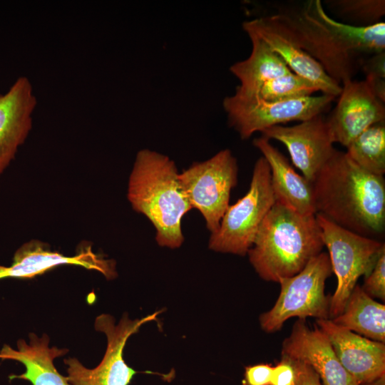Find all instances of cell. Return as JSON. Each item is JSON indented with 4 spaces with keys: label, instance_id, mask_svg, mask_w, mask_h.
<instances>
[{
    "label": "cell",
    "instance_id": "10",
    "mask_svg": "<svg viewBox=\"0 0 385 385\" xmlns=\"http://www.w3.org/2000/svg\"><path fill=\"white\" fill-rule=\"evenodd\" d=\"M158 311L141 319L131 320L125 313L119 323L110 314H102L95 320L96 331L103 332L107 347L101 363L94 369L85 367L77 359H64L68 366L66 376L70 385H128L137 371L123 359V349L128 338L149 322L158 321Z\"/></svg>",
    "mask_w": 385,
    "mask_h": 385
},
{
    "label": "cell",
    "instance_id": "24",
    "mask_svg": "<svg viewBox=\"0 0 385 385\" xmlns=\"http://www.w3.org/2000/svg\"><path fill=\"white\" fill-rule=\"evenodd\" d=\"M309 81L291 72L265 83L255 95L269 102H281L299 99L318 92Z\"/></svg>",
    "mask_w": 385,
    "mask_h": 385
},
{
    "label": "cell",
    "instance_id": "6",
    "mask_svg": "<svg viewBox=\"0 0 385 385\" xmlns=\"http://www.w3.org/2000/svg\"><path fill=\"white\" fill-rule=\"evenodd\" d=\"M315 215L324 245L329 252L332 272L337 279V288L329 299L332 319L343 312L358 279L371 271L385 250V245L376 239L346 230L319 213Z\"/></svg>",
    "mask_w": 385,
    "mask_h": 385
},
{
    "label": "cell",
    "instance_id": "11",
    "mask_svg": "<svg viewBox=\"0 0 385 385\" xmlns=\"http://www.w3.org/2000/svg\"><path fill=\"white\" fill-rule=\"evenodd\" d=\"M242 28L246 34L262 39L294 73L309 81L322 94L339 96L342 85L302 48L291 29L276 14L246 21Z\"/></svg>",
    "mask_w": 385,
    "mask_h": 385
},
{
    "label": "cell",
    "instance_id": "18",
    "mask_svg": "<svg viewBox=\"0 0 385 385\" xmlns=\"http://www.w3.org/2000/svg\"><path fill=\"white\" fill-rule=\"evenodd\" d=\"M253 145L270 166L275 202L302 215H316L312 183L295 171L288 159L269 139L263 136L257 138Z\"/></svg>",
    "mask_w": 385,
    "mask_h": 385
},
{
    "label": "cell",
    "instance_id": "15",
    "mask_svg": "<svg viewBox=\"0 0 385 385\" xmlns=\"http://www.w3.org/2000/svg\"><path fill=\"white\" fill-rule=\"evenodd\" d=\"M317 327L329 339L339 361L358 385L385 375V344L357 334L334 323L317 319Z\"/></svg>",
    "mask_w": 385,
    "mask_h": 385
},
{
    "label": "cell",
    "instance_id": "1",
    "mask_svg": "<svg viewBox=\"0 0 385 385\" xmlns=\"http://www.w3.org/2000/svg\"><path fill=\"white\" fill-rule=\"evenodd\" d=\"M317 213L360 235L385 230V180L335 150L312 183ZM316 213V214H317Z\"/></svg>",
    "mask_w": 385,
    "mask_h": 385
},
{
    "label": "cell",
    "instance_id": "26",
    "mask_svg": "<svg viewBox=\"0 0 385 385\" xmlns=\"http://www.w3.org/2000/svg\"><path fill=\"white\" fill-rule=\"evenodd\" d=\"M361 287L371 298L385 300V250L381 253L373 269L365 277Z\"/></svg>",
    "mask_w": 385,
    "mask_h": 385
},
{
    "label": "cell",
    "instance_id": "2",
    "mask_svg": "<svg viewBox=\"0 0 385 385\" xmlns=\"http://www.w3.org/2000/svg\"><path fill=\"white\" fill-rule=\"evenodd\" d=\"M179 172L168 156L139 150L130 172L127 197L132 208L154 226L158 245L170 249L184 242L182 220L192 207L181 187Z\"/></svg>",
    "mask_w": 385,
    "mask_h": 385
},
{
    "label": "cell",
    "instance_id": "12",
    "mask_svg": "<svg viewBox=\"0 0 385 385\" xmlns=\"http://www.w3.org/2000/svg\"><path fill=\"white\" fill-rule=\"evenodd\" d=\"M261 133L269 140L283 143L294 165L311 183L336 150L322 115L292 126H272Z\"/></svg>",
    "mask_w": 385,
    "mask_h": 385
},
{
    "label": "cell",
    "instance_id": "19",
    "mask_svg": "<svg viewBox=\"0 0 385 385\" xmlns=\"http://www.w3.org/2000/svg\"><path fill=\"white\" fill-rule=\"evenodd\" d=\"M29 337V344L23 339L17 342V349L4 344L0 350V359L17 361L26 368L24 373L10 375L9 379L27 380L32 385H70L66 376L60 374L53 364L55 358L66 354L68 350L50 347L46 334L38 337L31 333Z\"/></svg>",
    "mask_w": 385,
    "mask_h": 385
},
{
    "label": "cell",
    "instance_id": "17",
    "mask_svg": "<svg viewBox=\"0 0 385 385\" xmlns=\"http://www.w3.org/2000/svg\"><path fill=\"white\" fill-rule=\"evenodd\" d=\"M37 106L32 83L19 76L4 94L0 93V175L26 141Z\"/></svg>",
    "mask_w": 385,
    "mask_h": 385
},
{
    "label": "cell",
    "instance_id": "23",
    "mask_svg": "<svg viewBox=\"0 0 385 385\" xmlns=\"http://www.w3.org/2000/svg\"><path fill=\"white\" fill-rule=\"evenodd\" d=\"M350 158L364 170L385 173V120L376 123L355 138L346 148Z\"/></svg>",
    "mask_w": 385,
    "mask_h": 385
},
{
    "label": "cell",
    "instance_id": "22",
    "mask_svg": "<svg viewBox=\"0 0 385 385\" xmlns=\"http://www.w3.org/2000/svg\"><path fill=\"white\" fill-rule=\"evenodd\" d=\"M324 19L344 46L356 57L385 51L384 21L369 26H355L338 21L327 13Z\"/></svg>",
    "mask_w": 385,
    "mask_h": 385
},
{
    "label": "cell",
    "instance_id": "4",
    "mask_svg": "<svg viewBox=\"0 0 385 385\" xmlns=\"http://www.w3.org/2000/svg\"><path fill=\"white\" fill-rule=\"evenodd\" d=\"M320 0L281 7L276 14L288 26L302 48L339 84L353 79L361 59L350 53L324 19Z\"/></svg>",
    "mask_w": 385,
    "mask_h": 385
},
{
    "label": "cell",
    "instance_id": "25",
    "mask_svg": "<svg viewBox=\"0 0 385 385\" xmlns=\"http://www.w3.org/2000/svg\"><path fill=\"white\" fill-rule=\"evenodd\" d=\"M326 2L337 14L359 22V26L380 22L385 14L384 0H332Z\"/></svg>",
    "mask_w": 385,
    "mask_h": 385
},
{
    "label": "cell",
    "instance_id": "16",
    "mask_svg": "<svg viewBox=\"0 0 385 385\" xmlns=\"http://www.w3.org/2000/svg\"><path fill=\"white\" fill-rule=\"evenodd\" d=\"M282 356L302 361L319 376L322 385H358L339 361L329 339L317 327L299 319L282 343Z\"/></svg>",
    "mask_w": 385,
    "mask_h": 385
},
{
    "label": "cell",
    "instance_id": "7",
    "mask_svg": "<svg viewBox=\"0 0 385 385\" xmlns=\"http://www.w3.org/2000/svg\"><path fill=\"white\" fill-rule=\"evenodd\" d=\"M327 253L314 257L298 274L279 281L280 293L274 306L260 316L263 331L273 333L292 317L329 319L330 297L325 294L327 279L332 274Z\"/></svg>",
    "mask_w": 385,
    "mask_h": 385
},
{
    "label": "cell",
    "instance_id": "3",
    "mask_svg": "<svg viewBox=\"0 0 385 385\" xmlns=\"http://www.w3.org/2000/svg\"><path fill=\"white\" fill-rule=\"evenodd\" d=\"M324 247L316 215H302L275 202L247 255L262 279L279 282L301 272Z\"/></svg>",
    "mask_w": 385,
    "mask_h": 385
},
{
    "label": "cell",
    "instance_id": "21",
    "mask_svg": "<svg viewBox=\"0 0 385 385\" xmlns=\"http://www.w3.org/2000/svg\"><path fill=\"white\" fill-rule=\"evenodd\" d=\"M336 324L369 339L385 342V305L375 301L356 284Z\"/></svg>",
    "mask_w": 385,
    "mask_h": 385
},
{
    "label": "cell",
    "instance_id": "28",
    "mask_svg": "<svg viewBox=\"0 0 385 385\" xmlns=\"http://www.w3.org/2000/svg\"><path fill=\"white\" fill-rule=\"evenodd\" d=\"M272 367L268 363L245 366L242 385H270Z\"/></svg>",
    "mask_w": 385,
    "mask_h": 385
},
{
    "label": "cell",
    "instance_id": "27",
    "mask_svg": "<svg viewBox=\"0 0 385 385\" xmlns=\"http://www.w3.org/2000/svg\"><path fill=\"white\" fill-rule=\"evenodd\" d=\"M296 371L292 361L284 356L272 367L270 385H295Z\"/></svg>",
    "mask_w": 385,
    "mask_h": 385
},
{
    "label": "cell",
    "instance_id": "29",
    "mask_svg": "<svg viewBox=\"0 0 385 385\" xmlns=\"http://www.w3.org/2000/svg\"><path fill=\"white\" fill-rule=\"evenodd\" d=\"M359 66L366 78L385 79V51L371 54L368 58L361 60Z\"/></svg>",
    "mask_w": 385,
    "mask_h": 385
},
{
    "label": "cell",
    "instance_id": "14",
    "mask_svg": "<svg viewBox=\"0 0 385 385\" xmlns=\"http://www.w3.org/2000/svg\"><path fill=\"white\" fill-rule=\"evenodd\" d=\"M337 103L327 123L332 142L346 148L371 125L385 120L384 103L365 80L350 79L342 84Z\"/></svg>",
    "mask_w": 385,
    "mask_h": 385
},
{
    "label": "cell",
    "instance_id": "8",
    "mask_svg": "<svg viewBox=\"0 0 385 385\" xmlns=\"http://www.w3.org/2000/svg\"><path fill=\"white\" fill-rule=\"evenodd\" d=\"M237 159L229 149L209 159L193 163L178 178L192 209L205 219L210 234L215 232L230 205V192L237 183Z\"/></svg>",
    "mask_w": 385,
    "mask_h": 385
},
{
    "label": "cell",
    "instance_id": "13",
    "mask_svg": "<svg viewBox=\"0 0 385 385\" xmlns=\"http://www.w3.org/2000/svg\"><path fill=\"white\" fill-rule=\"evenodd\" d=\"M77 265L101 273L107 279L117 277L115 262L95 253L91 245H82L72 257L52 251L47 243L31 240L14 253L10 266L0 265V279H31L61 265Z\"/></svg>",
    "mask_w": 385,
    "mask_h": 385
},
{
    "label": "cell",
    "instance_id": "20",
    "mask_svg": "<svg viewBox=\"0 0 385 385\" xmlns=\"http://www.w3.org/2000/svg\"><path fill=\"white\" fill-rule=\"evenodd\" d=\"M247 34L252 43L250 55L232 65L230 71L240 83L236 91L256 95L267 81L292 71L262 39L252 33Z\"/></svg>",
    "mask_w": 385,
    "mask_h": 385
},
{
    "label": "cell",
    "instance_id": "30",
    "mask_svg": "<svg viewBox=\"0 0 385 385\" xmlns=\"http://www.w3.org/2000/svg\"><path fill=\"white\" fill-rule=\"evenodd\" d=\"M296 371L295 385H322L317 374L308 364L290 359Z\"/></svg>",
    "mask_w": 385,
    "mask_h": 385
},
{
    "label": "cell",
    "instance_id": "5",
    "mask_svg": "<svg viewBox=\"0 0 385 385\" xmlns=\"http://www.w3.org/2000/svg\"><path fill=\"white\" fill-rule=\"evenodd\" d=\"M275 203L270 168L264 157L255 163L247 193L225 211L217 230L210 234L211 250L245 256L264 218Z\"/></svg>",
    "mask_w": 385,
    "mask_h": 385
},
{
    "label": "cell",
    "instance_id": "9",
    "mask_svg": "<svg viewBox=\"0 0 385 385\" xmlns=\"http://www.w3.org/2000/svg\"><path fill=\"white\" fill-rule=\"evenodd\" d=\"M335 98L322 93L287 101L269 102L255 95L235 91V94L223 100L222 106L230 125L245 140L272 126L322 115Z\"/></svg>",
    "mask_w": 385,
    "mask_h": 385
}]
</instances>
